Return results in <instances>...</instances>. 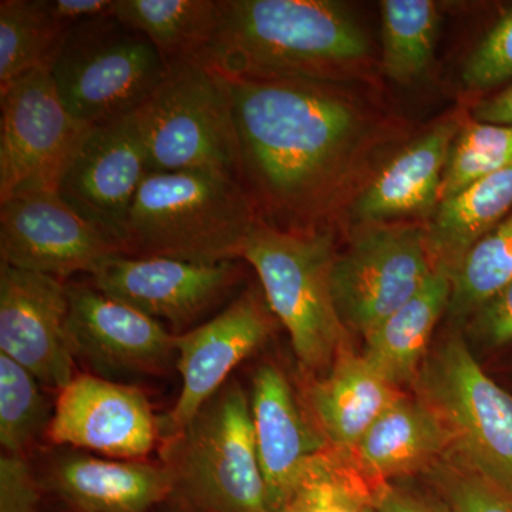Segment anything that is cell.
Returning a JSON list of instances; mask_svg holds the SVG:
<instances>
[{"label":"cell","instance_id":"cell-23","mask_svg":"<svg viewBox=\"0 0 512 512\" xmlns=\"http://www.w3.org/2000/svg\"><path fill=\"white\" fill-rule=\"evenodd\" d=\"M450 295V274L437 266L413 298L365 336L362 356L396 389L416 383Z\"/></svg>","mask_w":512,"mask_h":512},{"label":"cell","instance_id":"cell-37","mask_svg":"<svg viewBox=\"0 0 512 512\" xmlns=\"http://www.w3.org/2000/svg\"><path fill=\"white\" fill-rule=\"evenodd\" d=\"M49 15L66 32L84 22L113 13L116 0H43Z\"/></svg>","mask_w":512,"mask_h":512},{"label":"cell","instance_id":"cell-16","mask_svg":"<svg viewBox=\"0 0 512 512\" xmlns=\"http://www.w3.org/2000/svg\"><path fill=\"white\" fill-rule=\"evenodd\" d=\"M120 254L57 192H35L0 202V264L57 279L92 276Z\"/></svg>","mask_w":512,"mask_h":512},{"label":"cell","instance_id":"cell-20","mask_svg":"<svg viewBox=\"0 0 512 512\" xmlns=\"http://www.w3.org/2000/svg\"><path fill=\"white\" fill-rule=\"evenodd\" d=\"M451 436L423 400L400 394L367 430L348 457L367 484L392 483L397 478L426 473L451 453Z\"/></svg>","mask_w":512,"mask_h":512},{"label":"cell","instance_id":"cell-32","mask_svg":"<svg viewBox=\"0 0 512 512\" xmlns=\"http://www.w3.org/2000/svg\"><path fill=\"white\" fill-rule=\"evenodd\" d=\"M424 474L450 512H512L510 488L481 476L451 453Z\"/></svg>","mask_w":512,"mask_h":512},{"label":"cell","instance_id":"cell-34","mask_svg":"<svg viewBox=\"0 0 512 512\" xmlns=\"http://www.w3.org/2000/svg\"><path fill=\"white\" fill-rule=\"evenodd\" d=\"M39 481L25 456L0 457V512H37Z\"/></svg>","mask_w":512,"mask_h":512},{"label":"cell","instance_id":"cell-28","mask_svg":"<svg viewBox=\"0 0 512 512\" xmlns=\"http://www.w3.org/2000/svg\"><path fill=\"white\" fill-rule=\"evenodd\" d=\"M450 279L447 313L456 322L467 323L512 279V215L471 247Z\"/></svg>","mask_w":512,"mask_h":512},{"label":"cell","instance_id":"cell-14","mask_svg":"<svg viewBox=\"0 0 512 512\" xmlns=\"http://www.w3.org/2000/svg\"><path fill=\"white\" fill-rule=\"evenodd\" d=\"M272 315L265 295L247 289L207 322L177 335L175 367L183 384L173 409L160 417L161 440L180 433L229 382L235 367L264 345L274 330Z\"/></svg>","mask_w":512,"mask_h":512},{"label":"cell","instance_id":"cell-38","mask_svg":"<svg viewBox=\"0 0 512 512\" xmlns=\"http://www.w3.org/2000/svg\"><path fill=\"white\" fill-rule=\"evenodd\" d=\"M478 123L512 127V86L491 99L481 101L474 109Z\"/></svg>","mask_w":512,"mask_h":512},{"label":"cell","instance_id":"cell-7","mask_svg":"<svg viewBox=\"0 0 512 512\" xmlns=\"http://www.w3.org/2000/svg\"><path fill=\"white\" fill-rule=\"evenodd\" d=\"M151 173L221 171L238 180L237 128L227 80L202 62L174 64L134 111Z\"/></svg>","mask_w":512,"mask_h":512},{"label":"cell","instance_id":"cell-27","mask_svg":"<svg viewBox=\"0 0 512 512\" xmlns=\"http://www.w3.org/2000/svg\"><path fill=\"white\" fill-rule=\"evenodd\" d=\"M383 12V72L393 82H416L429 69L439 15L431 0H386Z\"/></svg>","mask_w":512,"mask_h":512},{"label":"cell","instance_id":"cell-25","mask_svg":"<svg viewBox=\"0 0 512 512\" xmlns=\"http://www.w3.org/2000/svg\"><path fill=\"white\" fill-rule=\"evenodd\" d=\"M114 15L143 33L171 67L202 60L220 23V0H116Z\"/></svg>","mask_w":512,"mask_h":512},{"label":"cell","instance_id":"cell-19","mask_svg":"<svg viewBox=\"0 0 512 512\" xmlns=\"http://www.w3.org/2000/svg\"><path fill=\"white\" fill-rule=\"evenodd\" d=\"M46 487L77 512H148L173 493L163 464L74 448L50 461Z\"/></svg>","mask_w":512,"mask_h":512},{"label":"cell","instance_id":"cell-26","mask_svg":"<svg viewBox=\"0 0 512 512\" xmlns=\"http://www.w3.org/2000/svg\"><path fill=\"white\" fill-rule=\"evenodd\" d=\"M66 33L43 0H2L0 89L35 70H49Z\"/></svg>","mask_w":512,"mask_h":512},{"label":"cell","instance_id":"cell-11","mask_svg":"<svg viewBox=\"0 0 512 512\" xmlns=\"http://www.w3.org/2000/svg\"><path fill=\"white\" fill-rule=\"evenodd\" d=\"M241 275L238 261L201 265L161 256L116 254L100 265L90 282L110 298L168 323L175 335H181L224 306Z\"/></svg>","mask_w":512,"mask_h":512},{"label":"cell","instance_id":"cell-35","mask_svg":"<svg viewBox=\"0 0 512 512\" xmlns=\"http://www.w3.org/2000/svg\"><path fill=\"white\" fill-rule=\"evenodd\" d=\"M468 335L485 348L512 342V279L473 313L466 323Z\"/></svg>","mask_w":512,"mask_h":512},{"label":"cell","instance_id":"cell-12","mask_svg":"<svg viewBox=\"0 0 512 512\" xmlns=\"http://www.w3.org/2000/svg\"><path fill=\"white\" fill-rule=\"evenodd\" d=\"M66 285L70 348L93 375L119 382L165 375L175 366L177 335L163 323L110 298L90 281Z\"/></svg>","mask_w":512,"mask_h":512},{"label":"cell","instance_id":"cell-8","mask_svg":"<svg viewBox=\"0 0 512 512\" xmlns=\"http://www.w3.org/2000/svg\"><path fill=\"white\" fill-rule=\"evenodd\" d=\"M414 386L450 433L451 454L512 490V396L481 369L467 340H444L427 355Z\"/></svg>","mask_w":512,"mask_h":512},{"label":"cell","instance_id":"cell-22","mask_svg":"<svg viewBox=\"0 0 512 512\" xmlns=\"http://www.w3.org/2000/svg\"><path fill=\"white\" fill-rule=\"evenodd\" d=\"M362 355L340 353L309 390L318 430L330 450L348 458L367 430L400 396Z\"/></svg>","mask_w":512,"mask_h":512},{"label":"cell","instance_id":"cell-21","mask_svg":"<svg viewBox=\"0 0 512 512\" xmlns=\"http://www.w3.org/2000/svg\"><path fill=\"white\" fill-rule=\"evenodd\" d=\"M458 131L457 121H446L400 151L357 198L356 217L380 222L436 210Z\"/></svg>","mask_w":512,"mask_h":512},{"label":"cell","instance_id":"cell-10","mask_svg":"<svg viewBox=\"0 0 512 512\" xmlns=\"http://www.w3.org/2000/svg\"><path fill=\"white\" fill-rule=\"evenodd\" d=\"M426 232L376 224L335 255L332 293L348 332L363 338L416 295L436 269Z\"/></svg>","mask_w":512,"mask_h":512},{"label":"cell","instance_id":"cell-29","mask_svg":"<svg viewBox=\"0 0 512 512\" xmlns=\"http://www.w3.org/2000/svg\"><path fill=\"white\" fill-rule=\"evenodd\" d=\"M276 512H380L375 488L348 458L326 450L313 458L284 507Z\"/></svg>","mask_w":512,"mask_h":512},{"label":"cell","instance_id":"cell-15","mask_svg":"<svg viewBox=\"0 0 512 512\" xmlns=\"http://www.w3.org/2000/svg\"><path fill=\"white\" fill-rule=\"evenodd\" d=\"M47 437L97 456L143 460L161 440L160 417L138 387L84 373L57 393Z\"/></svg>","mask_w":512,"mask_h":512},{"label":"cell","instance_id":"cell-6","mask_svg":"<svg viewBox=\"0 0 512 512\" xmlns=\"http://www.w3.org/2000/svg\"><path fill=\"white\" fill-rule=\"evenodd\" d=\"M49 72L67 110L94 127L140 109L168 67L156 46L113 12L69 30Z\"/></svg>","mask_w":512,"mask_h":512},{"label":"cell","instance_id":"cell-30","mask_svg":"<svg viewBox=\"0 0 512 512\" xmlns=\"http://www.w3.org/2000/svg\"><path fill=\"white\" fill-rule=\"evenodd\" d=\"M42 384L28 369L0 353V444L3 453L25 456L47 433L53 410Z\"/></svg>","mask_w":512,"mask_h":512},{"label":"cell","instance_id":"cell-36","mask_svg":"<svg viewBox=\"0 0 512 512\" xmlns=\"http://www.w3.org/2000/svg\"><path fill=\"white\" fill-rule=\"evenodd\" d=\"M375 500L380 512H450L439 498L393 483L377 485Z\"/></svg>","mask_w":512,"mask_h":512},{"label":"cell","instance_id":"cell-31","mask_svg":"<svg viewBox=\"0 0 512 512\" xmlns=\"http://www.w3.org/2000/svg\"><path fill=\"white\" fill-rule=\"evenodd\" d=\"M512 164V127L468 123L458 131L448 157L440 202Z\"/></svg>","mask_w":512,"mask_h":512},{"label":"cell","instance_id":"cell-2","mask_svg":"<svg viewBox=\"0 0 512 512\" xmlns=\"http://www.w3.org/2000/svg\"><path fill=\"white\" fill-rule=\"evenodd\" d=\"M369 55L348 8L330 0H220L202 62L249 80L332 83Z\"/></svg>","mask_w":512,"mask_h":512},{"label":"cell","instance_id":"cell-17","mask_svg":"<svg viewBox=\"0 0 512 512\" xmlns=\"http://www.w3.org/2000/svg\"><path fill=\"white\" fill-rule=\"evenodd\" d=\"M66 281L0 264V353L57 393L72 382Z\"/></svg>","mask_w":512,"mask_h":512},{"label":"cell","instance_id":"cell-3","mask_svg":"<svg viewBox=\"0 0 512 512\" xmlns=\"http://www.w3.org/2000/svg\"><path fill=\"white\" fill-rule=\"evenodd\" d=\"M234 175L221 171L150 173L134 201L123 255L192 264L235 262L258 224Z\"/></svg>","mask_w":512,"mask_h":512},{"label":"cell","instance_id":"cell-4","mask_svg":"<svg viewBox=\"0 0 512 512\" xmlns=\"http://www.w3.org/2000/svg\"><path fill=\"white\" fill-rule=\"evenodd\" d=\"M173 493L195 512H271L249 396L228 382L180 433L163 441Z\"/></svg>","mask_w":512,"mask_h":512},{"label":"cell","instance_id":"cell-33","mask_svg":"<svg viewBox=\"0 0 512 512\" xmlns=\"http://www.w3.org/2000/svg\"><path fill=\"white\" fill-rule=\"evenodd\" d=\"M512 79V9L504 13L468 57L463 82L468 90H488Z\"/></svg>","mask_w":512,"mask_h":512},{"label":"cell","instance_id":"cell-9","mask_svg":"<svg viewBox=\"0 0 512 512\" xmlns=\"http://www.w3.org/2000/svg\"><path fill=\"white\" fill-rule=\"evenodd\" d=\"M0 202L57 192L89 124L67 110L47 69L0 89Z\"/></svg>","mask_w":512,"mask_h":512},{"label":"cell","instance_id":"cell-5","mask_svg":"<svg viewBox=\"0 0 512 512\" xmlns=\"http://www.w3.org/2000/svg\"><path fill=\"white\" fill-rule=\"evenodd\" d=\"M335 255L328 232L284 231L262 222L242 255L258 274L266 302L288 330L306 373L328 372L348 348L349 332L333 301Z\"/></svg>","mask_w":512,"mask_h":512},{"label":"cell","instance_id":"cell-1","mask_svg":"<svg viewBox=\"0 0 512 512\" xmlns=\"http://www.w3.org/2000/svg\"><path fill=\"white\" fill-rule=\"evenodd\" d=\"M227 80L237 128L238 181L262 224L308 231L348 160L360 119L329 83Z\"/></svg>","mask_w":512,"mask_h":512},{"label":"cell","instance_id":"cell-24","mask_svg":"<svg viewBox=\"0 0 512 512\" xmlns=\"http://www.w3.org/2000/svg\"><path fill=\"white\" fill-rule=\"evenodd\" d=\"M512 208V164L439 202L426 232L436 266L448 274Z\"/></svg>","mask_w":512,"mask_h":512},{"label":"cell","instance_id":"cell-18","mask_svg":"<svg viewBox=\"0 0 512 512\" xmlns=\"http://www.w3.org/2000/svg\"><path fill=\"white\" fill-rule=\"evenodd\" d=\"M249 406L269 510L276 512L289 500L313 458L330 447L302 416L291 384L278 367L256 370Z\"/></svg>","mask_w":512,"mask_h":512},{"label":"cell","instance_id":"cell-13","mask_svg":"<svg viewBox=\"0 0 512 512\" xmlns=\"http://www.w3.org/2000/svg\"><path fill=\"white\" fill-rule=\"evenodd\" d=\"M150 173L133 113L90 128L57 194L123 254L131 210Z\"/></svg>","mask_w":512,"mask_h":512}]
</instances>
